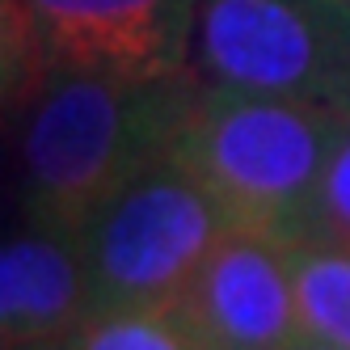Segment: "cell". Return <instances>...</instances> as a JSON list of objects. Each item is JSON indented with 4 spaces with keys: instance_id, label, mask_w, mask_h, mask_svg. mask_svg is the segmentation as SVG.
<instances>
[{
    "instance_id": "9c48e42d",
    "label": "cell",
    "mask_w": 350,
    "mask_h": 350,
    "mask_svg": "<svg viewBox=\"0 0 350 350\" xmlns=\"http://www.w3.org/2000/svg\"><path fill=\"white\" fill-rule=\"evenodd\" d=\"M59 350H198V342L173 312V304H148L89 312Z\"/></svg>"
},
{
    "instance_id": "7a4b0ae2",
    "label": "cell",
    "mask_w": 350,
    "mask_h": 350,
    "mask_svg": "<svg viewBox=\"0 0 350 350\" xmlns=\"http://www.w3.org/2000/svg\"><path fill=\"white\" fill-rule=\"evenodd\" d=\"M350 118L198 85L169 161L203 186L232 228L291 241Z\"/></svg>"
},
{
    "instance_id": "277c9868",
    "label": "cell",
    "mask_w": 350,
    "mask_h": 350,
    "mask_svg": "<svg viewBox=\"0 0 350 350\" xmlns=\"http://www.w3.org/2000/svg\"><path fill=\"white\" fill-rule=\"evenodd\" d=\"M232 219L169 157L81 228L93 312L173 304Z\"/></svg>"
},
{
    "instance_id": "5b68a950",
    "label": "cell",
    "mask_w": 350,
    "mask_h": 350,
    "mask_svg": "<svg viewBox=\"0 0 350 350\" xmlns=\"http://www.w3.org/2000/svg\"><path fill=\"white\" fill-rule=\"evenodd\" d=\"M198 0H5V102L42 72L194 77Z\"/></svg>"
},
{
    "instance_id": "30bf717a",
    "label": "cell",
    "mask_w": 350,
    "mask_h": 350,
    "mask_svg": "<svg viewBox=\"0 0 350 350\" xmlns=\"http://www.w3.org/2000/svg\"><path fill=\"white\" fill-rule=\"evenodd\" d=\"M295 237L350 249V127L338 139L329 165H325L321 186H317L312 203L304 211V224H299Z\"/></svg>"
},
{
    "instance_id": "8992f818",
    "label": "cell",
    "mask_w": 350,
    "mask_h": 350,
    "mask_svg": "<svg viewBox=\"0 0 350 350\" xmlns=\"http://www.w3.org/2000/svg\"><path fill=\"white\" fill-rule=\"evenodd\" d=\"M198 350H291L299 338L287 241L232 228L173 299Z\"/></svg>"
},
{
    "instance_id": "3957f363",
    "label": "cell",
    "mask_w": 350,
    "mask_h": 350,
    "mask_svg": "<svg viewBox=\"0 0 350 350\" xmlns=\"http://www.w3.org/2000/svg\"><path fill=\"white\" fill-rule=\"evenodd\" d=\"M194 81L350 118V0H198Z\"/></svg>"
},
{
    "instance_id": "8fae6325",
    "label": "cell",
    "mask_w": 350,
    "mask_h": 350,
    "mask_svg": "<svg viewBox=\"0 0 350 350\" xmlns=\"http://www.w3.org/2000/svg\"><path fill=\"white\" fill-rule=\"evenodd\" d=\"M291 350H329V346H317V342H308V338H299Z\"/></svg>"
},
{
    "instance_id": "ba28073f",
    "label": "cell",
    "mask_w": 350,
    "mask_h": 350,
    "mask_svg": "<svg viewBox=\"0 0 350 350\" xmlns=\"http://www.w3.org/2000/svg\"><path fill=\"white\" fill-rule=\"evenodd\" d=\"M299 334L317 346L350 350V249L325 241H287Z\"/></svg>"
},
{
    "instance_id": "52a82bcc",
    "label": "cell",
    "mask_w": 350,
    "mask_h": 350,
    "mask_svg": "<svg viewBox=\"0 0 350 350\" xmlns=\"http://www.w3.org/2000/svg\"><path fill=\"white\" fill-rule=\"evenodd\" d=\"M93 312L77 232L21 224L0 249V346L59 350Z\"/></svg>"
},
{
    "instance_id": "6da1fadb",
    "label": "cell",
    "mask_w": 350,
    "mask_h": 350,
    "mask_svg": "<svg viewBox=\"0 0 350 350\" xmlns=\"http://www.w3.org/2000/svg\"><path fill=\"white\" fill-rule=\"evenodd\" d=\"M194 93V77L42 72L17 102L21 224L81 237L118 190L169 157Z\"/></svg>"
}]
</instances>
